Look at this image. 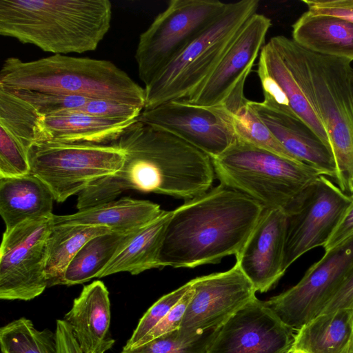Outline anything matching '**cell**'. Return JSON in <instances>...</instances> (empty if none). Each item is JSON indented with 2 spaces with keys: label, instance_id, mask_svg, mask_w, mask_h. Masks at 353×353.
Segmentation results:
<instances>
[{
  "label": "cell",
  "instance_id": "obj_1",
  "mask_svg": "<svg viewBox=\"0 0 353 353\" xmlns=\"http://www.w3.org/2000/svg\"><path fill=\"white\" fill-rule=\"evenodd\" d=\"M116 143L125 152L121 168L78 194V210L116 200L128 190L187 201L213 187L212 158L163 129L137 119Z\"/></svg>",
  "mask_w": 353,
  "mask_h": 353
},
{
  "label": "cell",
  "instance_id": "obj_2",
  "mask_svg": "<svg viewBox=\"0 0 353 353\" xmlns=\"http://www.w3.org/2000/svg\"><path fill=\"white\" fill-rule=\"evenodd\" d=\"M264 208L224 185L185 201L172 210L158 267L193 268L215 264L243 248Z\"/></svg>",
  "mask_w": 353,
  "mask_h": 353
},
{
  "label": "cell",
  "instance_id": "obj_3",
  "mask_svg": "<svg viewBox=\"0 0 353 353\" xmlns=\"http://www.w3.org/2000/svg\"><path fill=\"white\" fill-rule=\"evenodd\" d=\"M290 69L328 135L339 188L353 195V67L348 60L310 52L292 39L269 40Z\"/></svg>",
  "mask_w": 353,
  "mask_h": 353
},
{
  "label": "cell",
  "instance_id": "obj_4",
  "mask_svg": "<svg viewBox=\"0 0 353 353\" xmlns=\"http://www.w3.org/2000/svg\"><path fill=\"white\" fill-rule=\"evenodd\" d=\"M109 0H1L0 34L54 54L97 49L110 28Z\"/></svg>",
  "mask_w": 353,
  "mask_h": 353
},
{
  "label": "cell",
  "instance_id": "obj_5",
  "mask_svg": "<svg viewBox=\"0 0 353 353\" xmlns=\"http://www.w3.org/2000/svg\"><path fill=\"white\" fill-rule=\"evenodd\" d=\"M0 89L108 99L143 110L145 103V89L112 62L65 54L30 61L6 59L0 71Z\"/></svg>",
  "mask_w": 353,
  "mask_h": 353
},
{
  "label": "cell",
  "instance_id": "obj_6",
  "mask_svg": "<svg viewBox=\"0 0 353 353\" xmlns=\"http://www.w3.org/2000/svg\"><path fill=\"white\" fill-rule=\"evenodd\" d=\"M212 161L221 184L243 193L264 208L285 214L301 192L323 175L307 163L238 140Z\"/></svg>",
  "mask_w": 353,
  "mask_h": 353
},
{
  "label": "cell",
  "instance_id": "obj_7",
  "mask_svg": "<svg viewBox=\"0 0 353 353\" xmlns=\"http://www.w3.org/2000/svg\"><path fill=\"white\" fill-rule=\"evenodd\" d=\"M258 0L228 3L222 14L145 86L144 110L188 101L210 78L241 31L257 12Z\"/></svg>",
  "mask_w": 353,
  "mask_h": 353
},
{
  "label": "cell",
  "instance_id": "obj_8",
  "mask_svg": "<svg viewBox=\"0 0 353 353\" xmlns=\"http://www.w3.org/2000/svg\"><path fill=\"white\" fill-rule=\"evenodd\" d=\"M30 173L62 203L94 181L114 175L121 168L125 152L117 144L48 141L29 151Z\"/></svg>",
  "mask_w": 353,
  "mask_h": 353
},
{
  "label": "cell",
  "instance_id": "obj_9",
  "mask_svg": "<svg viewBox=\"0 0 353 353\" xmlns=\"http://www.w3.org/2000/svg\"><path fill=\"white\" fill-rule=\"evenodd\" d=\"M219 0H171L139 37L135 59L140 79L148 85L222 14Z\"/></svg>",
  "mask_w": 353,
  "mask_h": 353
},
{
  "label": "cell",
  "instance_id": "obj_10",
  "mask_svg": "<svg viewBox=\"0 0 353 353\" xmlns=\"http://www.w3.org/2000/svg\"><path fill=\"white\" fill-rule=\"evenodd\" d=\"M53 214L5 230L0 248L1 299L30 301L48 288L46 266Z\"/></svg>",
  "mask_w": 353,
  "mask_h": 353
},
{
  "label": "cell",
  "instance_id": "obj_11",
  "mask_svg": "<svg viewBox=\"0 0 353 353\" xmlns=\"http://www.w3.org/2000/svg\"><path fill=\"white\" fill-rule=\"evenodd\" d=\"M352 199L325 175L297 196L286 213L285 271L305 252L326 244Z\"/></svg>",
  "mask_w": 353,
  "mask_h": 353
},
{
  "label": "cell",
  "instance_id": "obj_12",
  "mask_svg": "<svg viewBox=\"0 0 353 353\" xmlns=\"http://www.w3.org/2000/svg\"><path fill=\"white\" fill-rule=\"evenodd\" d=\"M353 268V234L306 271L293 287L265 301L267 306L296 332L321 312Z\"/></svg>",
  "mask_w": 353,
  "mask_h": 353
},
{
  "label": "cell",
  "instance_id": "obj_13",
  "mask_svg": "<svg viewBox=\"0 0 353 353\" xmlns=\"http://www.w3.org/2000/svg\"><path fill=\"white\" fill-rule=\"evenodd\" d=\"M137 119L179 137L211 158L237 141L232 114L223 105L203 107L173 101L143 110Z\"/></svg>",
  "mask_w": 353,
  "mask_h": 353
},
{
  "label": "cell",
  "instance_id": "obj_14",
  "mask_svg": "<svg viewBox=\"0 0 353 353\" xmlns=\"http://www.w3.org/2000/svg\"><path fill=\"white\" fill-rule=\"evenodd\" d=\"M192 286L194 294L179 329L188 335L220 327L256 297L236 263L228 270L192 279Z\"/></svg>",
  "mask_w": 353,
  "mask_h": 353
},
{
  "label": "cell",
  "instance_id": "obj_15",
  "mask_svg": "<svg viewBox=\"0 0 353 353\" xmlns=\"http://www.w3.org/2000/svg\"><path fill=\"white\" fill-rule=\"evenodd\" d=\"M295 334L256 297L217 329L208 353H286Z\"/></svg>",
  "mask_w": 353,
  "mask_h": 353
},
{
  "label": "cell",
  "instance_id": "obj_16",
  "mask_svg": "<svg viewBox=\"0 0 353 353\" xmlns=\"http://www.w3.org/2000/svg\"><path fill=\"white\" fill-rule=\"evenodd\" d=\"M271 25L264 14H253L210 78L186 102L203 107L223 104L236 85L246 80Z\"/></svg>",
  "mask_w": 353,
  "mask_h": 353
},
{
  "label": "cell",
  "instance_id": "obj_17",
  "mask_svg": "<svg viewBox=\"0 0 353 353\" xmlns=\"http://www.w3.org/2000/svg\"><path fill=\"white\" fill-rule=\"evenodd\" d=\"M288 217L278 209L263 211L236 263L255 290L265 292L283 276L284 249Z\"/></svg>",
  "mask_w": 353,
  "mask_h": 353
},
{
  "label": "cell",
  "instance_id": "obj_18",
  "mask_svg": "<svg viewBox=\"0 0 353 353\" xmlns=\"http://www.w3.org/2000/svg\"><path fill=\"white\" fill-rule=\"evenodd\" d=\"M250 105L282 146L301 162L323 175L336 179V166L331 148L303 121L265 105L250 101Z\"/></svg>",
  "mask_w": 353,
  "mask_h": 353
},
{
  "label": "cell",
  "instance_id": "obj_19",
  "mask_svg": "<svg viewBox=\"0 0 353 353\" xmlns=\"http://www.w3.org/2000/svg\"><path fill=\"white\" fill-rule=\"evenodd\" d=\"M63 319L83 353H105L115 343L110 331L109 292L99 280L83 287Z\"/></svg>",
  "mask_w": 353,
  "mask_h": 353
},
{
  "label": "cell",
  "instance_id": "obj_20",
  "mask_svg": "<svg viewBox=\"0 0 353 353\" xmlns=\"http://www.w3.org/2000/svg\"><path fill=\"white\" fill-rule=\"evenodd\" d=\"M163 210L146 200L122 197L65 215L53 214L54 225H85L105 227L114 232H129L146 225Z\"/></svg>",
  "mask_w": 353,
  "mask_h": 353
},
{
  "label": "cell",
  "instance_id": "obj_21",
  "mask_svg": "<svg viewBox=\"0 0 353 353\" xmlns=\"http://www.w3.org/2000/svg\"><path fill=\"white\" fill-rule=\"evenodd\" d=\"M292 36L310 52L353 61V22L349 20L307 10L292 25Z\"/></svg>",
  "mask_w": 353,
  "mask_h": 353
},
{
  "label": "cell",
  "instance_id": "obj_22",
  "mask_svg": "<svg viewBox=\"0 0 353 353\" xmlns=\"http://www.w3.org/2000/svg\"><path fill=\"white\" fill-rule=\"evenodd\" d=\"M54 201L47 185L31 173L0 178V214L6 230L28 220L51 216Z\"/></svg>",
  "mask_w": 353,
  "mask_h": 353
},
{
  "label": "cell",
  "instance_id": "obj_23",
  "mask_svg": "<svg viewBox=\"0 0 353 353\" xmlns=\"http://www.w3.org/2000/svg\"><path fill=\"white\" fill-rule=\"evenodd\" d=\"M172 210H163L157 218L130 232L112 259L99 273L102 278L119 272L132 275L159 268L158 259Z\"/></svg>",
  "mask_w": 353,
  "mask_h": 353
},
{
  "label": "cell",
  "instance_id": "obj_24",
  "mask_svg": "<svg viewBox=\"0 0 353 353\" xmlns=\"http://www.w3.org/2000/svg\"><path fill=\"white\" fill-rule=\"evenodd\" d=\"M136 120L110 119L73 110L43 117L49 141L103 145L116 143Z\"/></svg>",
  "mask_w": 353,
  "mask_h": 353
},
{
  "label": "cell",
  "instance_id": "obj_25",
  "mask_svg": "<svg viewBox=\"0 0 353 353\" xmlns=\"http://www.w3.org/2000/svg\"><path fill=\"white\" fill-rule=\"evenodd\" d=\"M353 336V309L319 314L296 332V353H347Z\"/></svg>",
  "mask_w": 353,
  "mask_h": 353
},
{
  "label": "cell",
  "instance_id": "obj_26",
  "mask_svg": "<svg viewBox=\"0 0 353 353\" xmlns=\"http://www.w3.org/2000/svg\"><path fill=\"white\" fill-rule=\"evenodd\" d=\"M258 69L264 71L275 81L293 114L307 125L332 150L324 126L283 58L270 41L261 50Z\"/></svg>",
  "mask_w": 353,
  "mask_h": 353
},
{
  "label": "cell",
  "instance_id": "obj_27",
  "mask_svg": "<svg viewBox=\"0 0 353 353\" xmlns=\"http://www.w3.org/2000/svg\"><path fill=\"white\" fill-rule=\"evenodd\" d=\"M110 232L114 231L101 226L53 224L48 241L46 266L48 288L62 285L68 265L89 240Z\"/></svg>",
  "mask_w": 353,
  "mask_h": 353
},
{
  "label": "cell",
  "instance_id": "obj_28",
  "mask_svg": "<svg viewBox=\"0 0 353 353\" xmlns=\"http://www.w3.org/2000/svg\"><path fill=\"white\" fill-rule=\"evenodd\" d=\"M130 232H110L89 240L70 262L62 285L81 284L97 278Z\"/></svg>",
  "mask_w": 353,
  "mask_h": 353
},
{
  "label": "cell",
  "instance_id": "obj_29",
  "mask_svg": "<svg viewBox=\"0 0 353 353\" xmlns=\"http://www.w3.org/2000/svg\"><path fill=\"white\" fill-rule=\"evenodd\" d=\"M43 117L30 103L0 89V126L28 152L34 145L50 140Z\"/></svg>",
  "mask_w": 353,
  "mask_h": 353
},
{
  "label": "cell",
  "instance_id": "obj_30",
  "mask_svg": "<svg viewBox=\"0 0 353 353\" xmlns=\"http://www.w3.org/2000/svg\"><path fill=\"white\" fill-rule=\"evenodd\" d=\"M223 105L232 114L234 132L238 141L301 162L277 141L251 106L250 100L246 99L244 94L231 97Z\"/></svg>",
  "mask_w": 353,
  "mask_h": 353
},
{
  "label": "cell",
  "instance_id": "obj_31",
  "mask_svg": "<svg viewBox=\"0 0 353 353\" xmlns=\"http://www.w3.org/2000/svg\"><path fill=\"white\" fill-rule=\"evenodd\" d=\"M0 347L1 353H58L56 332L39 330L25 317L0 328Z\"/></svg>",
  "mask_w": 353,
  "mask_h": 353
},
{
  "label": "cell",
  "instance_id": "obj_32",
  "mask_svg": "<svg viewBox=\"0 0 353 353\" xmlns=\"http://www.w3.org/2000/svg\"><path fill=\"white\" fill-rule=\"evenodd\" d=\"M217 329L195 335L177 330L135 347H123L120 353H208Z\"/></svg>",
  "mask_w": 353,
  "mask_h": 353
},
{
  "label": "cell",
  "instance_id": "obj_33",
  "mask_svg": "<svg viewBox=\"0 0 353 353\" xmlns=\"http://www.w3.org/2000/svg\"><path fill=\"white\" fill-rule=\"evenodd\" d=\"M6 91L30 103L43 117H48L65 111L78 110L91 99L78 95L23 90Z\"/></svg>",
  "mask_w": 353,
  "mask_h": 353
},
{
  "label": "cell",
  "instance_id": "obj_34",
  "mask_svg": "<svg viewBox=\"0 0 353 353\" xmlns=\"http://www.w3.org/2000/svg\"><path fill=\"white\" fill-rule=\"evenodd\" d=\"M192 285V281L157 301L140 319L125 347H135L140 341L166 316Z\"/></svg>",
  "mask_w": 353,
  "mask_h": 353
},
{
  "label": "cell",
  "instance_id": "obj_35",
  "mask_svg": "<svg viewBox=\"0 0 353 353\" xmlns=\"http://www.w3.org/2000/svg\"><path fill=\"white\" fill-rule=\"evenodd\" d=\"M29 152L4 128L0 126V178L30 173Z\"/></svg>",
  "mask_w": 353,
  "mask_h": 353
},
{
  "label": "cell",
  "instance_id": "obj_36",
  "mask_svg": "<svg viewBox=\"0 0 353 353\" xmlns=\"http://www.w3.org/2000/svg\"><path fill=\"white\" fill-rule=\"evenodd\" d=\"M143 110V108L117 101L90 99L84 106L75 111L110 119L134 121Z\"/></svg>",
  "mask_w": 353,
  "mask_h": 353
},
{
  "label": "cell",
  "instance_id": "obj_37",
  "mask_svg": "<svg viewBox=\"0 0 353 353\" xmlns=\"http://www.w3.org/2000/svg\"><path fill=\"white\" fill-rule=\"evenodd\" d=\"M193 294L194 289L191 285L190 288L187 291L180 301L150 331V332L140 341L137 346L143 345L159 336L179 330Z\"/></svg>",
  "mask_w": 353,
  "mask_h": 353
},
{
  "label": "cell",
  "instance_id": "obj_38",
  "mask_svg": "<svg viewBox=\"0 0 353 353\" xmlns=\"http://www.w3.org/2000/svg\"><path fill=\"white\" fill-rule=\"evenodd\" d=\"M314 14L341 17L353 22V0H303Z\"/></svg>",
  "mask_w": 353,
  "mask_h": 353
},
{
  "label": "cell",
  "instance_id": "obj_39",
  "mask_svg": "<svg viewBox=\"0 0 353 353\" xmlns=\"http://www.w3.org/2000/svg\"><path fill=\"white\" fill-rule=\"evenodd\" d=\"M340 308L353 309V268L325 303L320 314Z\"/></svg>",
  "mask_w": 353,
  "mask_h": 353
},
{
  "label": "cell",
  "instance_id": "obj_40",
  "mask_svg": "<svg viewBox=\"0 0 353 353\" xmlns=\"http://www.w3.org/2000/svg\"><path fill=\"white\" fill-rule=\"evenodd\" d=\"M351 196V201L341 221L323 247L325 251L336 247L353 234V195Z\"/></svg>",
  "mask_w": 353,
  "mask_h": 353
},
{
  "label": "cell",
  "instance_id": "obj_41",
  "mask_svg": "<svg viewBox=\"0 0 353 353\" xmlns=\"http://www.w3.org/2000/svg\"><path fill=\"white\" fill-rule=\"evenodd\" d=\"M55 332L58 353H83L77 342L70 327L64 319L57 321Z\"/></svg>",
  "mask_w": 353,
  "mask_h": 353
},
{
  "label": "cell",
  "instance_id": "obj_42",
  "mask_svg": "<svg viewBox=\"0 0 353 353\" xmlns=\"http://www.w3.org/2000/svg\"><path fill=\"white\" fill-rule=\"evenodd\" d=\"M347 353H353V336H352Z\"/></svg>",
  "mask_w": 353,
  "mask_h": 353
},
{
  "label": "cell",
  "instance_id": "obj_43",
  "mask_svg": "<svg viewBox=\"0 0 353 353\" xmlns=\"http://www.w3.org/2000/svg\"><path fill=\"white\" fill-rule=\"evenodd\" d=\"M286 353H296V352H293V351H292V350H290V351H288V352H286Z\"/></svg>",
  "mask_w": 353,
  "mask_h": 353
}]
</instances>
